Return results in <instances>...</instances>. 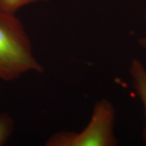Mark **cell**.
Segmentation results:
<instances>
[{
  "label": "cell",
  "mask_w": 146,
  "mask_h": 146,
  "mask_svg": "<svg viewBox=\"0 0 146 146\" xmlns=\"http://www.w3.org/2000/svg\"><path fill=\"white\" fill-rule=\"evenodd\" d=\"M14 121L7 113L0 114V146L5 145L13 133Z\"/></svg>",
  "instance_id": "277c9868"
},
{
  "label": "cell",
  "mask_w": 146,
  "mask_h": 146,
  "mask_svg": "<svg viewBox=\"0 0 146 146\" xmlns=\"http://www.w3.org/2000/svg\"><path fill=\"white\" fill-rule=\"evenodd\" d=\"M129 73L133 88L141 101L144 108L145 126L142 135L146 145V68L141 60L135 58L131 62Z\"/></svg>",
  "instance_id": "3957f363"
},
{
  "label": "cell",
  "mask_w": 146,
  "mask_h": 146,
  "mask_svg": "<svg viewBox=\"0 0 146 146\" xmlns=\"http://www.w3.org/2000/svg\"><path fill=\"white\" fill-rule=\"evenodd\" d=\"M145 21H146V15H145ZM139 43L140 47H141L146 52V35H145L141 39H139Z\"/></svg>",
  "instance_id": "8992f818"
},
{
  "label": "cell",
  "mask_w": 146,
  "mask_h": 146,
  "mask_svg": "<svg viewBox=\"0 0 146 146\" xmlns=\"http://www.w3.org/2000/svg\"><path fill=\"white\" fill-rule=\"evenodd\" d=\"M116 112L114 106L105 99L98 101L93 110L88 125L81 132L62 131L53 134L47 146H115Z\"/></svg>",
  "instance_id": "7a4b0ae2"
},
{
  "label": "cell",
  "mask_w": 146,
  "mask_h": 146,
  "mask_svg": "<svg viewBox=\"0 0 146 146\" xmlns=\"http://www.w3.org/2000/svg\"><path fill=\"white\" fill-rule=\"evenodd\" d=\"M43 71L22 22L0 10V80L15 81L27 73Z\"/></svg>",
  "instance_id": "6da1fadb"
},
{
  "label": "cell",
  "mask_w": 146,
  "mask_h": 146,
  "mask_svg": "<svg viewBox=\"0 0 146 146\" xmlns=\"http://www.w3.org/2000/svg\"><path fill=\"white\" fill-rule=\"evenodd\" d=\"M46 1L47 0H0V10L15 14L18 10L26 5Z\"/></svg>",
  "instance_id": "5b68a950"
}]
</instances>
